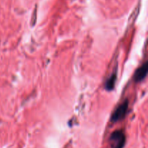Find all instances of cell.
Returning a JSON list of instances; mask_svg holds the SVG:
<instances>
[{
    "label": "cell",
    "mask_w": 148,
    "mask_h": 148,
    "mask_svg": "<svg viewBox=\"0 0 148 148\" xmlns=\"http://www.w3.org/2000/svg\"><path fill=\"white\" fill-rule=\"evenodd\" d=\"M110 143L112 148H123L125 143V135L121 131H115L110 137Z\"/></svg>",
    "instance_id": "obj_1"
},
{
    "label": "cell",
    "mask_w": 148,
    "mask_h": 148,
    "mask_svg": "<svg viewBox=\"0 0 148 148\" xmlns=\"http://www.w3.org/2000/svg\"><path fill=\"white\" fill-rule=\"evenodd\" d=\"M128 101H125L121 103V105L117 107L116 109L114 111V114L111 116V121L113 122H117L119 121H121L123 119H124L126 114H127V110H128Z\"/></svg>",
    "instance_id": "obj_2"
},
{
    "label": "cell",
    "mask_w": 148,
    "mask_h": 148,
    "mask_svg": "<svg viewBox=\"0 0 148 148\" xmlns=\"http://www.w3.org/2000/svg\"><path fill=\"white\" fill-rule=\"evenodd\" d=\"M147 69L148 67L147 62H145L144 64H143L140 68L137 69L134 76V79L135 80V82H141L145 78L147 74Z\"/></svg>",
    "instance_id": "obj_3"
},
{
    "label": "cell",
    "mask_w": 148,
    "mask_h": 148,
    "mask_svg": "<svg viewBox=\"0 0 148 148\" xmlns=\"http://www.w3.org/2000/svg\"><path fill=\"white\" fill-rule=\"evenodd\" d=\"M116 81V73H114L107 79L106 82L105 83L106 89L108 91L112 90L114 88Z\"/></svg>",
    "instance_id": "obj_4"
}]
</instances>
